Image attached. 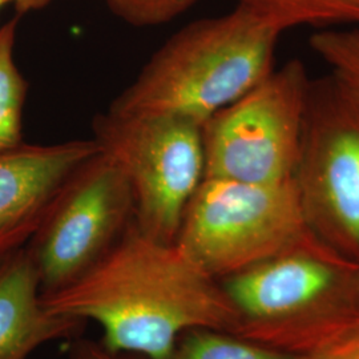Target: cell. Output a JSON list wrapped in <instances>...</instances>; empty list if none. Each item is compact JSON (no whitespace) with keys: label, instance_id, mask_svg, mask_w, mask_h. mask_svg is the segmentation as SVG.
<instances>
[{"label":"cell","instance_id":"1","mask_svg":"<svg viewBox=\"0 0 359 359\" xmlns=\"http://www.w3.org/2000/svg\"><path fill=\"white\" fill-rule=\"evenodd\" d=\"M41 297L55 314L96 322L107 348L148 359L169 358L191 330L236 334L241 322L217 280L135 222L76 281Z\"/></svg>","mask_w":359,"mask_h":359},{"label":"cell","instance_id":"2","mask_svg":"<svg viewBox=\"0 0 359 359\" xmlns=\"http://www.w3.org/2000/svg\"><path fill=\"white\" fill-rule=\"evenodd\" d=\"M283 31L248 7L194 20L154 52L111 103L117 116H179L204 126L274 69Z\"/></svg>","mask_w":359,"mask_h":359},{"label":"cell","instance_id":"3","mask_svg":"<svg viewBox=\"0 0 359 359\" xmlns=\"http://www.w3.org/2000/svg\"><path fill=\"white\" fill-rule=\"evenodd\" d=\"M175 244L213 277L226 278L273 257L325 245L309 226L294 181L204 179Z\"/></svg>","mask_w":359,"mask_h":359},{"label":"cell","instance_id":"4","mask_svg":"<svg viewBox=\"0 0 359 359\" xmlns=\"http://www.w3.org/2000/svg\"><path fill=\"white\" fill-rule=\"evenodd\" d=\"M95 140L124 170L133 222L147 237L175 244L185 209L205 179L203 126L179 116H117L93 121Z\"/></svg>","mask_w":359,"mask_h":359},{"label":"cell","instance_id":"5","mask_svg":"<svg viewBox=\"0 0 359 359\" xmlns=\"http://www.w3.org/2000/svg\"><path fill=\"white\" fill-rule=\"evenodd\" d=\"M311 79L292 59L203 126L205 179L292 181L301 151Z\"/></svg>","mask_w":359,"mask_h":359},{"label":"cell","instance_id":"6","mask_svg":"<svg viewBox=\"0 0 359 359\" xmlns=\"http://www.w3.org/2000/svg\"><path fill=\"white\" fill-rule=\"evenodd\" d=\"M293 181L316 237L359 257V103L330 75L311 79Z\"/></svg>","mask_w":359,"mask_h":359},{"label":"cell","instance_id":"7","mask_svg":"<svg viewBox=\"0 0 359 359\" xmlns=\"http://www.w3.org/2000/svg\"><path fill=\"white\" fill-rule=\"evenodd\" d=\"M135 200L124 170L100 149L68 177L29 250L41 294L76 281L97 264L133 222Z\"/></svg>","mask_w":359,"mask_h":359},{"label":"cell","instance_id":"8","mask_svg":"<svg viewBox=\"0 0 359 359\" xmlns=\"http://www.w3.org/2000/svg\"><path fill=\"white\" fill-rule=\"evenodd\" d=\"M358 270V262L320 245L273 257L224 278L222 287L241 320L236 334L268 345L283 325L330 305Z\"/></svg>","mask_w":359,"mask_h":359},{"label":"cell","instance_id":"9","mask_svg":"<svg viewBox=\"0 0 359 359\" xmlns=\"http://www.w3.org/2000/svg\"><path fill=\"white\" fill-rule=\"evenodd\" d=\"M100 149L81 139L0 154V259L29 243L65 181Z\"/></svg>","mask_w":359,"mask_h":359},{"label":"cell","instance_id":"10","mask_svg":"<svg viewBox=\"0 0 359 359\" xmlns=\"http://www.w3.org/2000/svg\"><path fill=\"white\" fill-rule=\"evenodd\" d=\"M84 325L44 305L27 246L0 259V359H27L44 344L75 338Z\"/></svg>","mask_w":359,"mask_h":359},{"label":"cell","instance_id":"11","mask_svg":"<svg viewBox=\"0 0 359 359\" xmlns=\"http://www.w3.org/2000/svg\"><path fill=\"white\" fill-rule=\"evenodd\" d=\"M283 32L297 27H359V0H237Z\"/></svg>","mask_w":359,"mask_h":359},{"label":"cell","instance_id":"12","mask_svg":"<svg viewBox=\"0 0 359 359\" xmlns=\"http://www.w3.org/2000/svg\"><path fill=\"white\" fill-rule=\"evenodd\" d=\"M22 13L0 26V154L23 144V112L28 86L15 62Z\"/></svg>","mask_w":359,"mask_h":359},{"label":"cell","instance_id":"13","mask_svg":"<svg viewBox=\"0 0 359 359\" xmlns=\"http://www.w3.org/2000/svg\"><path fill=\"white\" fill-rule=\"evenodd\" d=\"M168 359H317L293 354L238 334L196 329L184 334Z\"/></svg>","mask_w":359,"mask_h":359},{"label":"cell","instance_id":"14","mask_svg":"<svg viewBox=\"0 0 359 359\" xmlns=\"http://www.w3.org/2000/svg\"><path fill=\"white\" fill-rule=\"evenodd\" d=\"M310 47L329 67L330 76L359 103V27L323 28Z\"/></svg>","mask_w":359,"mask_h":359},{"label":"cell","instance_id":"15","mask_svg":"<svg viewBox=\"0 0 359 359\" xmlns=\"http://www.w3.org/2000/svg\"><path fill=\"white\" fill-rule=\"evenodd\" d=\"M107 7L129 26L157 27L187 13L197 0H104Z\"/></svg>","mask_w":359,"mask_h":359},{"label":"cell","instance_id":"16","mask_svg":"<svg viewBox=\"0 0 359 359\" xmlns=\"http://www.w3.org/2000/svg\"><path fill=\"white\" fill-rule=\"evenodd\" d=\"M313 354L317 359H359V329L335 338Z\"/></svg>","mask_w":359,"mask_h":359},{"label":"cell","instance_id":"17","mask_svg":"<svg viewBox=\"0 0 359 359\" xmlns=\"http://www.w3.org/2000/svg\"><path fill=\"white\" fill-rule=\"evenodd\" d=\"M69 359H148L142 355L117 353L104 346L102 342L76 338L71 344Z\"/></svg>","mask_w":359,"mask_h":359},{"label":"cell","instance_id":"18","mask_svg":"<svg viewBox=\"0 0 359 359\" xmlns=\"http://www.w3.org/2000/svg\"><path fill=\"white\" fill-rule=\"evenodd\" d=\"M48 0H0V13L7 7H15L18 13H23L47 4Z\"/></svg>","mask_w":359,"mask_h":359},{"label":"cell","instance_id":"19","mask_svg":"<svg viewBox=\"0 0 359 359\" xmlns=\"http://www.w3.org/2000/svg\"><path fill=\"white\" fill-rule=\"evenodd\" d=\"M355 290H357V293H358V299H359V270H358V274H357V286H355Z\"/></svg>","mask_w":359,"mask_h":359},{"label":"cell","instance_id":"20","mask_svg":"<svg viewBox=\"0 0 359 359\" xmlns=\"http://www.w3.org/2000/svg\"><path fill=\"white\" fill-rule=\"evenodd\" d=\"M48 1H50V0H48Z\"/></svg>","mask_w":359,"mask_h":359}]
</instances>
